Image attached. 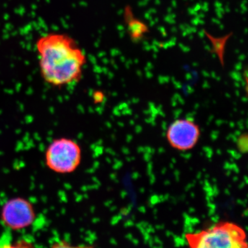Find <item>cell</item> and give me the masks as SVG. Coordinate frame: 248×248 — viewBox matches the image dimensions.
Returning <instances> with one entry per match:
<instances>
[{
  "mask_svg": "<svg viewBox=\"0 0 248 248\" xmlns=\"http://www.w3.org/2000/svg\"><path fill=\"white\" fill-rule=\"evenodd\" d=\"M41 78L57 89L79 82L87 63L86 54L72 36L64 32H49L35 42Z\"/></svg>",
  "mask_w": 248,
  "mask_h": 248,
  "instance_id": "1",
  "label": "cell"
},
{
  "mask_svg": "<svg viewBox=\"0 0 248 248\" xmlns=\"http://www.w3.org/2000/svg\"><path fill=\"white\" fill-rule=\"evenodd\" d=\"M189 248H248L247 234L232 221H220L200 231L187 233Z\"/></svg>",
  "mask_w": 248,
  "mask_h": 248,
  "instance_id": "2",
  "label": "cell"
},
{
  "mask_svg": "<svg viewBox=\"0 0 248 248\" xmlns=\"http://www.w3.org/2000/svg\"><path fill=\"white\" fill-rule=\"evenodd\" d=\"M82 157V148L78 141L68 137H59L46 147L44 163L51 172L70 175L79 169Z\"/></svg>",
  "mask_w": 248,
  "mask_h": 248,
  "instance_id": "3",
  "label": "cell"
},
{
  "mask_svg": "<svg viewBox=\"0 0 248 248\" xmlns=\"http://www.w3.org/2000/svg\"><path fill=\"white\" fill-rule=\"evenodd\" d=\"M37 213L29 199L16 196L5 201L0 208V221L6 230L21 231L33 226Z\"/></svg>",
  "mask_w": 248,
  "mask_h": 248,
  "instance_id": "4",
  "label": "cell"
},
{
  "mask_svg": "<svg viewBox=\"0 0 248 248\" xmlns=\"http://www.w3.org/2000/svg\"><path fill=\"white\" fill-rule=\"evenodd\" d=\"M200 129L187 119L174 121L169 127L166 139L172 148L180 151L192 149L200 140Z\"/></svg>",
  "mask_w": 248,
  "mask_h": 248,
  "instance_id": "5",
  "label": "cell"
},
{
  "mask_svg": "<svg viewBox=\"0 0 248 248\" xmlns=\"http://www.w3.org/2000/svg\"><path fill=\"white\" fill-rule=\"evenodd\" d=\"M123 16L127 33L132 42L138 44L144 40L150 32V27L144 21L136 17L130 5L124 7Z\"/></svg>",
  "mask_w": 248,
  "mask_h": 248,
  "instance_id": "6",
  "label": "cell"
},
{
  "mask_svg": "<svg viewBox=\"0 0 248 248\" xmlns=\"http://www.w3.org/2000/svg\"><path fill=\"white\" fill-rule=\"evenodd\" d=\"M204 33H205V37L211 42V53L216 55L221 66L224 67L225 53H226L227 44L232 36L233 35V32H229L227 35L221 36V37H215L205 30L204 31Z\"/></svg>",
  "mask_w": 248,
  "mask_h": 248,
  "instance_id": "7",
  "label": "cell"
},
{
  "mask_svg": "<svg viewBox=\"0 0 248 248\" xmlns=\"http://www.w3.org/2000/svg\"><path fill=\"white\" fill-rule=\"evenodd\" d=\"M12 232L5 231L0 236V248H36L32 239L27 237L14 239Z\"/></svg>",
  "mask_w": 248,
  "mask_h": 248,
  "instance_id": "8",
  "label": "cell"
},
{
  "mask_svg": "<svg viewBox=\"0 0 248 248\" xmlns=\"http://www.w3.org/2000/svg\"><path fill=\"white\" fill-rule=\"evenodd\" d=\"M50 248H94L91 245L73 244L65 240H59L51 245Z\"/></svg>",
  "mask_w": 248,
  "mask_h": 248,
  "instance_id": "9",
  "label": "cell"
},
{
  "mask_svg": "<svg viewBox=\"0 0 248 248\" xmlns=\"http://www.w3.org/2000/svg\"><path fill=\"white\" fill-rule=\"evenodd\" d=\"M104 94L101 91H97L94 93V100L96 103H100L104 100Z\"/></svg>",
  "mask_w": 248,
  "mask_h": 248,
  "instance_id": "10",
  "label": "cell"
}]
</instances>
